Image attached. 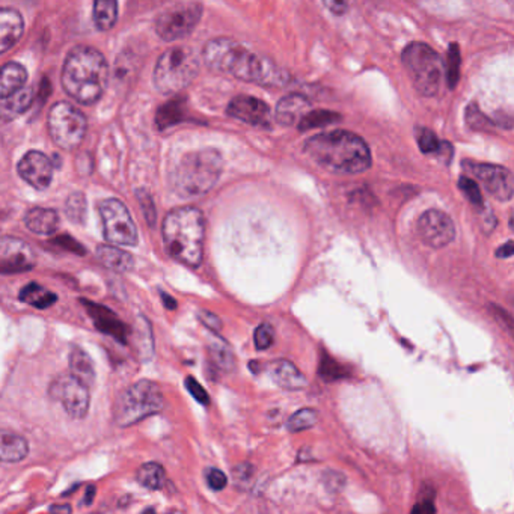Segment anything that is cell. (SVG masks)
<instances>
[{
	"mask_svg": "<svg viewBox=\"0 0 514 514\" xmlns=\"http://www.w3.org/2000/svg\"><path fill=\"white\" fill-rule=\"evenodd\" d=\"M224 169V160L216 149H201L181 158L173 173V187L180 196L196 198L215 187Z\"/></svg>",
	"mask_w": 514,
	"mask_h": 514,
	"instance_id": "5b68a950",
	"label": "cell"
},
{
	"mask_svg": "<svg viewBox=\"0 0 514 514\" xmlns=\"http://www.w3.org/2000/svg\"><path fill=\"white\" fill-rule=\"evenodd\" d=\"M118 18V0H95L94 22L100 30L112 29Z\"/></svg>",
	"mask_w": 514,
	"mask_h": 514,
	"instance_id": "f546056e",
	"label": "cell"
},
{
	"mask_svg": "<svg viewBox=\"0 0 514 514\" xmlns=\"http://www.w3.org/2000/svg\"><path fill=\"white\" fill-rule=\"evenodd\" d=\"M139 201H140V205H142V208H144V215H145V219L148 220V224L151 226H154V224H156V208H154L153 201H151L149 195H147V194H139Z\"/></svg>",
	"mask_w": 514,
	"mask_h": 514,
	"instance_id": "ee69618b",
	"label": "cell"
},
{
	"mask_svg": "<svg viewBox=\"0 0 514 514\" xmlns=\"http://www.w3.org/2000/svg\"><path fill=\"white\" fill-rule=\"evenodd\" d=\"M339 119V115L332 114L329 110H311L309 114L304 116V119L299 123L300 130H308V128H316L321 126H327L334 121Z\"/></svg>",
	"mask_w": 514,
	"mask_h": 514,
	"instance_id": "e575fe53",
	"label": "cell"
},
{
	"mask_svg": "<svg viewBox=\"0 0 514 514\" xmlns=\"http://www.w3.org/2000/svg\"><path fill=\"white\" fill-rule=\"evenodd\" d=\"M165 469L158 463H145L137 471V481L149 490H158L165 485Z\"/></svg>",
	"mask_w": 514,
	"mask_h": 514,
	"instance_id": "4dcf8cb0",
	"label": "cell"
},
{
	"mask_svg": "<svg viewBox=\"0 0 514 514\" xmlns=\"http://www.w3.org/2000/svg\"><path fill=\"white\" fill-rule=\"evenodd\" d=\"M48 132L58 147L74 149L86 135V118L72 104L56 103L48 114Z\"/></svg>",
	"mask_w": 514,
	"mask_h": 514,
	"instance_id": "9c48e42d",
	"label": "cell"
},
{
	"mask_svg": "<svg viewBox=\"0 0 514 514\" xmlns=\"http://www.w3.org/2000/svg\"><path fill=\"white\" fill-rule=\"evenodd\" d=\"M94 495H95V489H94V486H89V487H88V490H86V495H85V503H86V506H90V503H93Z\"/></svg>",
	"mask_w": 514,
	"mask_h": 514,
	"instance_id": "681fc988",
	"label": "cell"
},
{
	"mask_svg": "<svg viewBox=\"0 0 514 514\" xmlns=\"http://www.w3.org/2000/svg\"><path fill=\"white\" fill-rule=\"evenodd\" d=\"M203 59L213 72L233 76L264 86H284L288 82L285 72L270 59H266L229 38H216L204 47Z\"/></svg>",
	"mask_w": 514,
	"mask_h": 514,
	"instance_id": "6da1fadb",
	"label": "cell"
},
{
	"mask_svg": "<svg viewBox=\"0 0 514 514\" xmlns=\"http://www.w3.org/2000/svg\"><path fill=\"white\" fill-rule=\"evenodd\" d=\"M97 257L106 267L116 271H130L135 267V258L127 250L110 245H100Z\"/></svg>",
	"mask_w": 514,
	"mask_h": 514,
	"instance_id": "484cf974",
	"label": "cell"
},
{
	"mask_svg": "<svg viewBox=\"0 0 514 514\" xmlns=\"http://www.w3.org/2000/svg\"><path fill=\"white\" fill-rule=\"evenodd\" d=\"M29 452L27 440L17 433L0 430V460L15 463L23 460Z\"/></svg>",
	"mask_w": 514,
	"mask_h": 514,
	"instance_id": "603a6c76",
	"label": "cell"
},
{
	"mask_svg": "<svg viewBox=\"0 0 514 514\" xmlns=\"http://www.w3.org/2000/svg\"><path fill=\"white\" fill-rule=\"evenodd\" d=\"M459 187L463 191V195H465L473 205L477 207L482 205V196L475 180H472L469 177H461L459 181Z\"/></svg>",
	"mask_w": 514,
	"mask_h": 514,
	"instance_id": "8d00e7d4",
	"label": "cell"
},
{
	"mask_svg": "<svg viewBox=\"0 0 514 514\" xmlns=\"http://www.w3.org/2000/svg\"><path fill=\"white\" fill-rule=\"evenodd\" d=\"M205 220L201 210L180 207L163 220V241L168 254L189 267L203 263Z\"/></svg>",
	"mask_w": 514,
	"mask_h": 514,
	"instance_id": "277c9868",
	"label": "cell"
},
{
	"mask_svg": "<svg viewBox=\"0 0 514 514\" xmlns=\"http://www.w3.org/2000/svg\"><path fill=\"white\" fill-rule=\"evenodd\" d=\"M198 318L203 321V325L207 326L211 332H220L222 329V321L217 316H215L213 312L210 311H205V309H201L198 312Z\"/></svg>",
	"mask_w": 514,
	"mask_h": 514,
	"instance_id": "7bdbcfd3",
	"label": "cell"
},
{
	"mask_svg": "<svg viewBox=\"0 0 514 514\" xmlns=\"http://www.w3.org/2000/svg\"><path fill=\"white\" fill-rule=\"evenodd\" d=\"M163 394L156 383L140 380L133 386H130L118 401L115 409L118 426H133L136 422L158 413L163 409Z\"/></svg>",
	"mask_w": 514,
	"mask_h": 514,
	"instance_id": "ba28073f",
	"label": "cell"
},
{
	"mask_svg": "<svg viewBox=\"0 0 514 514\" xmlns=\"http://www.w3.org/2000/svg\"><path fill=\"white\" fill-rule=\"evenodd\" d=\"M460 50L457 44H451L447 59V80L449 88H456L460 77Z\"/></svg>",
	"mask_w": 514,
	"mask_h": 514,
	"instance_id": "d590c367",
	"label": "cell"
},
{
	"mask_svg": "<svg viewBox=\"0 0 514 514\" xmlns=\"http://www.w3.org/2000/svg\"><path fill=\"white\" fill-rule=\"evenodd\" d=\"M203 15V6L198 4L170 8L157 18L156 30L165 41H177L194 32Z\"/></svg>",
	"mask_w": 514,
	"mask_h": 514,
	"instance_id": "8fae6325",
	"label": "cell"
},
{
	"mask_svg": "<svg viewBox=\"0 0 514 514\" xmlns=\"http://www.w3.org/2000/svg\"><path fill=\"white\" fill-rule=\"evenodd\" d=\"M35 266L29 245L14 237L0 238V275L23 273Z\"/></svg>",
	"mask_w": 514,
	"mask_h": 514,
	"instance_id": "9a60e30c",
	"label": "cell"
},
{
	"mask_svg": "<svg viewBox=\"0 0 514 514\" xmlns=\"http://www.w3.org/2000/svg\"><path fill=\"white\" fill-rule=\"evenodd\" d=\"M65 213L67 217L74 222V224L82 225L86 217V199L83 196V194L80 191H76V194L69 195V198L67 199L65 204Z\"/></svg>",
	"mask_w": 514,
	"mask_h": 514,
	"instance_id": "d6a6232c",
	"label": "cell"
},
{
	"mask_svg": "<svg viewBox=\"0 0 514 514\" xmlns=\"http://www.w3.org/2000/svg\"><path fill=\"white\" fill-rule=\"evenodd\" d=\"M401 59L418 93L424 97L436 95L445 69L436 50L424 43H410L403 50Z\"/></svg>",
	"mask_w": 514,
	"mask_h": 514,
	"instance_id": "52a82bcc",
	"label": "cell"
},
{
	"mask_svg": "<svg viewBox=\"0 0 514 514\" xmlns=\"http://www.w3.org/2000/svg\"><path fill=\"white\" fill-rule=\"evenodd\" d=\"M103 220L104 237L110 243L135 246L137 243V229L128 208L118 199H104L98 204Z\"/></svg>",
	"mask_w": 514,
	"mask_h": 514,
	"instance_id": "30bf717a",
	"label": "cell"
},
{
	"mask_svg": "<svg viewBox=\"0 0 514 514\" xmlns=\"http://www.w3.org/2000/svg\"><path fill=\"white\" fill-rule=\"evenodd\" d=\"M25 30L23 17L15 9H0V55L13 48Z\"/></svg>",
	"mask_w": 514,
	"mask_h": 514,
	"instance_id": "ac0fdd59",
	"label": "cell"
},
{
	"mask_svg": "<svg viewBox=\"0 0 514 514\" xmlns=\"http://www.w3.org/2000/svg\"><path fill=\"white\" fill-rule=\"evenodd\" d=\"M463 168L469 175L478 180L493 198L502 201V203L513 198L514 184L513 175L508 169L498 165L471 162V160L463 162Z\"/></svg>",
	"mask_w": 514,
	"mask_h": 514,
	"instance_id": "4fadbf2b",
	"label": "cell"
},
{
	"mask_svg": "<svg viewBox=\"0 0 514 514\" xmlns=\"http://www.w3.org/2000/svg\"><path fill=\"white\" fill-rule=\"evenodd\" d=\"M34 102V88H20L17 93L4 98L0 104V119L13 121L23 115Z\"/></svg>",
	"mask_w": 514,
	"mask_h": 514,
	"instance_id": "7402d4cb",
	"label": "cell"
},
{
	"mask_svg": "<svg viewBox=\"0 0 514 514\" xmlns=\"http://www.w3.org/2000/svg\"><path fill=\"white\" fill-rule=\"evenodd\" d=\"M109 80L104 56L94 47L79 46L68 53L62 68L65 93L80 104H94L103 95Z\"/></svg>",
	"mask_w": 514,
	"mask_h": 514,
	"instance_id": "3957f363",
	"label": "cell"
},
{
	"mask_svg": "<svg viewBox=\"0 0 514 514\" xmlns=\"http://www.w3.org/2000/svg\"><path fill=\"white\" fill-rule=\"evenodd\" d=\"M20 300L36 309H47L55 304L58 297L55 293L44 288L43 285L30 282V284H27L26 287H23L22 291H20Z\"/></svg>",
	"mask_w": 514,
	"mask_h": 514,
	"instance_id": "83f0119b",
	"label": "cell"
},
{
	"mask_svg": "<svg viewBox=\"0 0 514 514\" xmlns=\"http://www.w3.org/2000/svg\"><path fill=\"white\" fill-rule=\"evenodd\" d=\"M228 114L254 127H269L271 123L270 107L261 100L249 95H238L231 100Z\"/></svg>",
	"mask_w": 514,
	"mask_h": 514,
	"instance_id": "2e32d148",
	"label": "cell"
},
{
	"mask_svg": "<svg viewBox=\"0 0 514 514\" xmlns=\"http://www.w3.org/2000/svg\"><path fill=\"white\" fill-rule=\"evenodd\" d=\"M320 376H323L327 380H337L346 376L344 368H341L335 360H329V359H323V362H320Z\"/></svg>",
	"mask_w": 514,
	"mask_h": 514,
	"instance_id": "ab89813d",
	"label": "cell"
},
{
	"mask_svg": "<svg viewBox=\"0 0 514 514\" xmlns=\"http://www.w3.org/2000/svg\"><path fill=\"white\" fill-rule=\"evenodd\" d=\"M27 73L23 65L9 62L0 68V100L13 95L26 83Z\"/></svg>",
	"mask_w": 514,
	"mask_h": 514,
	"instance_id": "d4e9b609",
	"label": "cell"
},
{
	"mask_svg": "<svg viewBox=\"0 0 514 514\" xmlns=\"http://www.w3.org/2000/svg\"><path fill=\"white\" fill-rule=\"evenodd\" d=\"M266 371L276 385L285 389H300L306 386V379L302 372L288 360L279 359L266 365Z\"/></svg>",
	"mask_w": 514,
	"mask_h": 514,
	"instance_id": "ffe728a7",
	"label": "cell"
},
{
	"mask_svg": "<svg viewBox=\"0 0 514 514\" xmlns=\"http://www.w3.org/2000/svg\"><path fill=\"white\" fill-rule=\"evenodd\" d=\"M273 339H275V332L273 329H271L270 325L264 323L257 327L254 341H255V346L258 350H267L271 344H273Z\"/></svg>",
	"mask_w": 514,
	"mask_h": 514,
	"instance_id": "f35d334b",
	"label": "cell"
},
{
	"mask_svg": "<svg viewBox=\"0 0 514 514\" xmlns=\"http://www.w3.org/2000/svg\"><path fill=\"white\" fill-rule=\"evenodd\" d=\"M311 112L309 100L304 95L291 94L280 100L275 110V118L282 126H296Z\"/></svg>",
	"mask_w": 514,
	"mask_h": 514,
	"instance_id": "d6986e66",
	"label": "cell"
},
{
	"mask_svg": "<svg viewBox=\"0 0 514 514\" xmlns=\"http://www.w3.org/2000/svg\"><path fill=\"white\" fill-rule=\"evenodd\" d=\"M211 360L224 371H231L236 367V360L229 347L222 339H213L208 346Z\"/></svg>",
	"mask_w": 514,
	"mask_h": 514,
	"instance_id": "1f68e13d",
	"label": "cell"
},
{
	"mask_svg": "<svg viewBox=\"0 0 514 514\" xmlns=\"http://www.w3.org/2000/svg\"><path fill=\"white\" fill-rule=\"evenodd\" d=\"M26 226L35 234L50 236L59 226V216L55 210L50 208H32L25 217Z\"/></svg>",
	"mask_w": 514,
	"mask_h": 514,
	"instance_id": "cb8c5ba5",
	"label": "cell"
},
{
	"mask_svg": "<svg viewBox=\"0 0 514 514\" xmlns=\"http://www.w3.org/2000/svg\"><path fill=\"white\" fill-rule=\"evenodd\" d=\"M186 388L189 389L190 394L194 395V398L201 403V405H205V406L208 405L210 398H208L207 391L203 386H201L199 383L194 377H187L186 379Z\"/></svg>",
	"mask_w": 514,
	"mask_h": 514,
	"instance_id": "60d3db41",
	"label": "cell"
},
{
	"mask_svg": "<svg viewBox=\"0 0 514 514\" xmlns=\"http://www.w3.org/2000/svg\"><path fill=\"white\" fill-rule=\"evenodd\" d=\"M85 306L88 308L90 317H93L95 326L104 332L107 335L115 337L118 341L126 342L127 337V329L121 323V320L114 314L112 311H109L104 306H98L95 304H90V302H83Z\"/></svg>",
	"mask_w": 514,
	"mask_h": 514,
	"instance_id": "44dd1931",
	"label": "cell"
},
{
	"mask_svg": "<svg viewBox=\"0 0 514 514\" xmlns=\"http://www.w3.org/2000/svg\"><path fill=\"white\" fill-rule=\"evenodd\" d=\"M417 140H418L422 153L435 154L445 160H449L452 156L451 145L447 142H442V140H439L435 133L430 132V130L427 128H419V132L417 135Z\"/></svg>",
	"mask_w": 514,
	"mask_h": 514,
	"instance_id": "f1b7e54d",
	"label": "cell"
},
{
	"mask_svg": "<svg viewBox=\"0 0 514 514\" xmlns=\"http://www.w3.org/2000/svg\"><path fill=\"white\" fill-rule=\"evenodd\" d=\"M317 419H318V415H317L316 410L302 409V410L296 412L295 415L287 421V428L291 433L308 430V428L314 427L317 424Z\"/></svg>",
	"mask_w": 514,
	"mask_h": 514,
	"instance_id": "836d02e7",
	"label": "cell"
},
{
	"mask_svg": "<svg viewBox=\"0 0 514 514\" xmlns=\"http://www.w3.org/2000/svg\"><path fill=\"white\" fill-rule=\"evenodd\" d=\"M69 368L73 371V376L80 381H83L86 386H90L95 380V370L90 358L80 347H73L72 355H69Z\"/></svg>",
	"mask_w": 514,
	"mask_h": 514,
	"instance_id": "4316f807",
	"label": "cell"
},
{
	"mask_svg": "<svg viewBox=\"0 0 514 514\" xmlns=\"http://www.w3.org/2000/svg\"><path fill=\"white\" fill-rule=\"evenodd\" d=\"M50 511H52V513H69V511H72V507H69V506H53L52 508H50Z\"/></svg>",
	"mask_w": 514,
	"mask_h": 514,
	"instance_id": "f907efd6",
	"label": "cell"
},
{
	"mask_svg": "<svg viewBox=\"0 0 514 514\" xmlns=\"http://www.w3.org/2000/svg\"><path fill=\"white\" fill-rule=\"evenodd\" d=\"M205 477H207V485H208V487L216 490V492H219L222 489H225L226 482H228L225 473L222 472V471H219V469H208Z\"/></svg>",
	"mask_w": 514,
	"mask_h": 514,
	"instance_id": "b9f144b4",
	"label": "cell"
},
{
	"mask_svg": "<svg viewBox=\"0 0 514 514\" xmlns=\"http://www.w3.org/2000/svg\"><path fill=\"white\" fill-rule=\"evenodd\" d=\"M513 241L510 240V241H507V243L506 245H503V246H501L499 249H498V252H496V255L499 257V258H510L511 255H513Z\"/></svg>",
	"mask_w": 514,
	"mask_h": 514,
	"instance_id": "7dc6e473",
	"label": "cell"
},
{
	"mask_svg": "<svg viewBox=\"0 0 514 514\" xmlns=\"http://www.w3.org/2000/svg\"><path fill=\"white\" fill-rule=\"evenodd\" d=\"M18 174L32 187L44 190L52 183L53 166L46 154L39 151H30L20 160Z\"/></svg>",
	"mask_w": 514,
	"mask_h": 514,
	"instance_id": "e0dca14e",
	"label": "cell"
},
{
	"mask_svg": "<svg viewBox=\"0 0 514 514\" xmlns=\"http://www.w3.org/2000/svg\"><path fill=\"white\" fill-rule=\"evenodd\" d=\"M323 4L335 15H344L349 9V0H323Z\"/></svg>",
	"mask_w": 514,
	"mask_h": 514,
	"instance_id": "f6af8a7d",
	"label": "cell"
},
{
	"mask_svg": "<svg viewBox=\"0 0 514 514\" xmlns=\"http://www.w3.org/2000/svg\"><path fill=\"white\" fill-rule=\"evenodd\" d=\"M162 299H163V304H165V306H166L168 309H175V308H177V302H175L173 297H170L169 295L162 293Z\"/></svg>",
	"mask_w": 514,
	"mask_h": 514,
	"instance_id": "c3c4849f",
	"label": "cell"
},
{
	"mask_svg": "<svg viewBox=\"0 0 514 514\" xmlns=\"http://www.w3.org/2000/svg\"><path fill=\"white\" fill-rule=\"evenodd\" d=\"M181 114H183V109L178 107L177 103H169L168 106L160 109V112L157 115V121H158L157 124H160L162 127L177 124Z\"/></svg>",
	"mask_w": 514,
	"mask_h": 514,
	"instance_id": "74e56055",
	"label": "cell"
},
{
	"mask_svg": "<svg viewBox=\"0 0 514 514\" xmlns=\"http://www.w3.org/2000/svg\"><path fill=\"white\" fill-rule=\"evenodd\" d=\"M199 73V58L189 47L169 48L158 58L154 83L162 94H177L194 82Z\"/></svg>",
	"mask_w": 514,
	"mask_h": 514,
	"instance_id": "8992f818",
	"label": "cell"
},
{
	"mask_svg": "<svg viewBox=\"0 0 514 514\" xmlns=\"http://www.w3.org/2000/svg\"><path fill=\"white\" fill-rule=\"evenodd\" d=\"M50 397L59 401L72 418L82 419L89 409V391L74 376H62L50 385Z\"/></svg>",
	"mask_w": 514,
	"mask_h": 514,
	"instance_id": "7c38bea8",
	"label": "cell"
},
{
	"mask_svg": "<svg viewBox=\"0 0 514 514\" xmlns=\"http://www.w3.org/2000/svg\"><path fill=\"white\" fill-rule=\"evenodd\" d=\"M413 513H435L436 508L433 507L431 501H422V502H418L415 507H413L412 510Z\"/></svg>",
	"mask_w": 514,
	"mask_h": 514,
	"instance_id": "bcb514c9",
	"label": "cell"
},
{
	"mask_svg": "<svg viewBox=\"0 0 514 514\" xmlns=\"http://www.w3.org/2000/svg\"><path fill=\"white\" fill-rule=\"evenodd\" d=\"M418 236L430 248L448 246L456 237V226L451 217L440 210H428L418 219Z\"/></svg>",
	"mask_w": 514,
	"mask_h": 514,
	"instance_id": "5bb4252c",
	"label": "cell"
},
{
	"mask_svg": "<svg viewBox=\"0 0 514 514\" xmlns=\"http://www.w3.org/2000/svg\"><path fill=\"white\" fill-rule=\"evenodd\" d=\"M305 153L318 166L337 174H360L371 166V153L365 140L346 130L309 137L305 142Z\"/></svg>",
	"mask_w": 514,
	"mask_h": 514,
	"instance_id": "7a4b0ae2",
	"label": "cell"
}]
</instances>
